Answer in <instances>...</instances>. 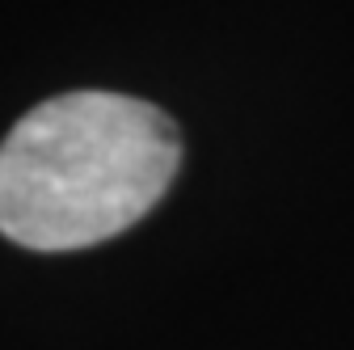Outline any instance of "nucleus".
Listing matches in <instances>:
<instances>
[{
    "mask_svg": "<svg viewBox=\"0 0 354 350\" xmlns=\"http://www.w3.org/2000/svg\"><path fill=\"white\" fill-rule=\"evenodd\" d=\"M182 165L177 122L122 93H64L0 144V232L38 253L102 245L165 199Z\"/></svg>",
    "mask_w": 354,
    "mask_h": 350,
    "instance_id": "nucleus-1",
    "label": "nucleus"
}]
</instances>
